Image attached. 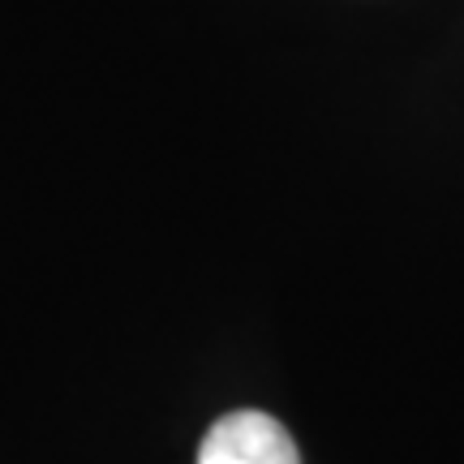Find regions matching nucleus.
I'll return each mask as SVG.
<instances>
[{
  "label": "nucleus",
  "instance_id": "1",
  "mask_svg": "<svg viewBox=\"0 0 464 464\" xmlns=\"http://www.w3.org/2000/svg\"><path fill=\"white\" fill-rule=\"evenodd\" d=\"M198 464H301L293 434L271 413L241 409L219 417L198 448Z\"/></svg>",
  "mask_w": 464,
  "mask_h": 464
}]
</instances>
